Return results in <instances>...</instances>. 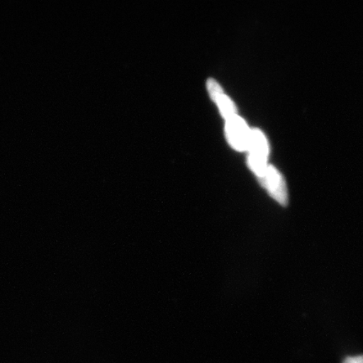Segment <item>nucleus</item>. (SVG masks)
<instances>
[{
	"instance_id": "obj_1",
	"label": "nucleus",
	"mask_w": 363,
	"mask_h": 363,
	"mask_svg": "<svg viewBox=\"0 0 363 363\" xmlns=\"http://www.w3.org/2000/svg\"><path fill=\"white\" fill-rule=\"evenodd\" d=\"M248 165L258 179L264 175L267 169V157H269V145L264 135L260 130L251 131L250 136Z\"/></svg>"
},
{
	"instance_id": "obj_2",
	"label": "nucleus",
	"mask_w": 363,
	"mask_h": 363,
	"mask_svg": "<svg viewBox=\"0 0 363 363\" xmlns=\"http://www.w3.org/2000/svg\"><path fill=\"white\" fill-rule=\"evenodd\" d=\"M258 180L262 187L267 190L271 197L274 198L281 206H287V186H286L284 177L275 167L269 165L264 175Z\"/></svg>"
},
{
	"instance_id": "obj_3",
	"label": "nucleus",
	"mask_w": 363,
	"mask_h": 363,
	"mask_svg": "<svg viewBox=\"0 0 363 363\" xmlns=\"http://www.w3.org/2000/svg\"><path fill=\"white\" fill-rule=\"evenodd\" d=\"M226 135L231 146L239 151L248 150L251 130L242 118L235 116L233 119L227 121Z\"/></svg>"
},
{
	"instance_id": "obj_4",
	"label": "nucleus",
	"mask_w": 363,
	"mask_h": 363,
	"mask_svg": "<svg viewBox=\"0 0 363 363\" xmlns=\"http://www.w3.org/2000/svg\"><path fill=\"white\" fill-rule=\"evenodd\" d=\"M207 86L208 92H210L212 99L217 103L222 115L226 121L237 116V108H235L234 104L230 101V99L224 94L220 86L213 79L208 81Z\"/></svg>"
},
{
	"instance_id": "obj_5",
	"label": "nucleus",
	"mask_w": 363,
	"mask_h": 363,
	"mask_svg": "<svg viewBox=\"0 0 363 363\" xmlns=\"http://www.w3.org/2000/svg\"><path fill=\"white\" fill-rule=\"evenodd\" d=\"M343 363H363V356L349 357Z\"/></svg>"
}]
</instances>
